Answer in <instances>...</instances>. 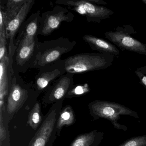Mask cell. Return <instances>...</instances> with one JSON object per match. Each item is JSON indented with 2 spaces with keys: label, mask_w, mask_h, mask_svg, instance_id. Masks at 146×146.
Wrapping results in <instances>:
<instances>
[{
  "label": "cell",
  "mask_w": 146,
  "mask_h": 146,
  "mask_svg": "<svg viewBox=\"0 0 146 146\" xmlns=\"http://www.w3.org/2000/svg\"><path fill=\"white\" fill-rule=\"evenodd\" d=\"M40 94L33 84L26 83L19 73H15L6 101L5 111L0 112L7 130L8 124L14 116L22 111L31 110L38 101Z\"/></svg>",
  "instance_id": "obj_1"
},
{
  "label": "cell",
  "mask_w": 146,
  "mask_h": 146,
  "mask_svg": "<svg viewBox=\"0 0 146 146\" xmlns=\"http://www.w3.org/2000/svg\"><path fill=\"white\" fill-rule=\"evenodd\" d=\"M76 41L61 37L43 42L38 41L36 46L30 68L40 70L60 60L64 54L70 52L76 46Z\"/></svg>",
  "instance_id": "obj_2"
},
{
  "label": "cell",
  "mask_w": 146,
  "mask_h": 146,
  "mask_svg": "<svg viewBox=\"0 0 146 146\" xmlns=\"http://www.w3.org/2000/svg\"><path fill=\"white\" fill-rule=\"evenodd\" d=\"M114 56L109 54L88 53L74 54L62 60L66 73L75 75L109 67Z\"/></svg>",
  "instance_id": "obj_3"
},
{
  "label": "cell",
  "mask_w": 146,
  "mask_h": 146,
  "mask_svg": "<svg viewBox=\"0 0 146 146\" xmlns=\"http://www.w3.org/2000/svg\"><path fill=\"white\" fill-rule=\"evenodd\" d=\"M89 113L94 120L100 118L109 120L115 129L125 131L127 128L119 123L120 115H127L139 118L136 112L123 105L106 101H94L88 105Z\"/></svg>",
  "instance_id": "obj_4"
},
{
  "label": "cell",
  "mask_w": 146,
  "mask_h": 146,
  "mask_svg": "<svg viewBox=\"0 0 146 146\" xmlns=\"http://www.w3.org/2000/svg\"><path fill=\"white\" fill-rule=\"evenodd\" d=\"M64 101L62 100L53 104L28 146H52L57 136L56 123Z\"/></svg>",
  "instance_id": "obj_5"
},
{
  "label": "cell",
  "mask_w": 146,
  "mask_h": 146,
  "mask_svg": "<svg viewBox=\"0 0 146 146\" xmlns=\"http://www.w3.org/2000/svg\"><path fill=\"white\" fill-rule=\"evenodd\" d=\"M55 3L84 16L88 23H100L114 13L111 10L96 5L88 0H57Z\"/></svg>",
  "instance_id": "obj_6"
},
{
  "label": "cell",
  "mask_w": 146,
  "mask_h": 146,
  "mask_svg": "<svg viewBox=\"0 0 146 146\" xmlns=\"http://www.w3.org/2000/svg\"><path fill=\"white\" fill-rule=\"evenodd\" d=\"M75 16L66 7L60 5L41 14L39 35L47 36L59 27L63 22L71 23Z\"/></svg>",
  "instance_id": "obj_7"
},
{
  "label": "cell",
  "mask_w": 146,
  "mask_h": 146,
  "mask_svg": "<svg viewBox=\"0 0 146 146\" xmlns=\"http://www.w3.org/2000/svg\"><path fill=\"white\" fill-rule=\"evenodd\" d=\"M73 75L66 73L50 85L42 99L44 107L64 100L68 92L74 86Z\"/></svg>",
  "instance_id": "obj_8"
},
{
  "label": "cell",
  "mask_w": 146,
  "mask_h": 146,
  "mask_svg": "<svg viewBox=\"0 0 146 146\" xmlns=\"http://www.w3.org/2000/svg\"><path fill=\"white\" fill-rule=\"evenodd\" d=\"M66 73L63 60H60L40 70L35 77L34 87L40 94L46 92L53 83Z\"/></svg>",
  "instance_id": "obj_9"
},
{
  "label": "cell",
  "mask_w": 146,
  "mask_h": 146,
  "mask_svg": "<svg viewBox=\"0 0 146 146\" xmlns=\"http://www.w3.org/2000/svg\"><path fill=\"white\" fill-rule=\"evenodd\" d=\"M38 37L30 43H20L15 48L13 56L12 66L15 73H25L30 68L34 56Z\"/></svg>",
  "instance_id": "obj_10"
},
{
  "label": "cell",
  "mask_w": 146,
  "mask_h": 146,
  "mask_svg": "<svg viewBox=\"0 0 146 146\" xmlns=\"http://www.w3.org/2000/svg\"><path fill=\"white\" fill-rule=\"evenodd\" d=\"M41 16L40 11H37L24 22L17 34V37L14 43L15 49L20 43H31L38 37Z\"/></svg>",
  "instance_id": "obj_11"
},
{
  "label": "cell",
  "mask_w": 146,
  "mask_h": 146,
  "mask_svg": "<svg viewBox=\"0 0 146 146\" xmlns=\"http://www.w3.org/2000/svg\"><path fill=\"white\" fill-rule=\"evenodd\" d=\"M15 74L12 66V58L5 57L0 60V111L4 112L6 101Z\"/></svg>",
  "instance_id": "obj_12"
},
{
  "label": "cell",
  "mask_w": 146,
  "mask_h": 146,
  "mask_svg": "<svg viewBox=\"0 0 146 146\" xmlns=\"http://www.w3.org/2000/svg\"><path fill=\"white\" fill-rule=\"evenodd\" d=\"M35 0H28L19 13L8 24L7 28V39L8 42V55L13 56L15 50V36L26 20L28 14L35 4Z\"/></svg>",
  "instance_id": "obj_13"
},
{
  "label": "cell",
  "mask_w": 146,
  "mask_h": 146,
  "mask_svg": "<svg viewBox=\"0 0 146 146\" xmlns=\"http://www.w3.org/2000/svg\"><path fill=\"white\" fill-rule=\"evenodd\" d=\"M105 36L121 49L146 55V45L122 31H109Z\"/></svg>",
  "instance_id": "obj_14"
},
{
  "label": "cell",
  "mask_w": 146,
  "mask_h": 146,
  "mask_svg": "<svg viewBox=\"0 0 146 146\" xmlns=\"http://www.w3.org/2000/svg\"><path fill=\"white\" fill-rule=\"evenodd\" d=\"M83 40L87 42L92 50L100 52L102 53L109 54L118 55L119 52L114 45L100 38L90 35H85Z\"/></svg>",
  "instance_id": "obj_15"
},
{
  "label": "cell",
  "mask_w": 146,
  "mask_h": 146,
  "mask_svg": "<svg viewBox=\"0 0 146 146\" xmlns=\"http://www.w3.org/2000/svg\"><path fill=\"white\" fill-rule=\"evenodd\" d=\"M103 137V132L94 130L78 135L69 146H99Z\"/></svg>",
  "instance_id": "obj_16"
},
{
  "label": "cell",
  "mask_w": 146,
  "mask_h": 146,
  "mask_svg": "<svg viewBox=\"0 0 146 146\" xmlns=\"http://www.w3.org/2000/svg\"><path fill=\"white\" fill-rule=\"evenodd\" d=\"M28 0H8L4 5L1 3L0 11L5 18L7 28L9 23L19 13Z\"/></svg>",
  "instance_id": "obj_17"
},
{
  "label": "cell",
  "mask_w": 146,
  "mask_h": 146,
  "mask_svg": "<svg viewBox=\"0 0 146 146\" xmlns=\"http://www.w3.org/2000/svg\"><path fill=\"white\" fill-rule=\"evenodd\" d=\"M76 121V115L70 106L68 105L62 108L56 123L57 136L60 135L61 130L64 127L70 126L74 124Z\"/></svg>",
  "instance_id": "obj_18"
},
{
  "label": "cell",
  "mask_w": 146,
  "mask_h": 146,
  "mask_svg": "<svg viewBox=\"0 0 146 146\" xmlns=\"http://www.w3.org/2000/svg\"><path fill=\"white\" fill-rule=\"evenodd\" d=\"M42 120L40 103L37 101L29 112L27 124L34 130H36L42 123Z\"/></svg>",
  "instance_id": "obj_19"
},
{
  "label": "cell",
  "mask_w": 146,
  "mask_h": 146,
  "mask_svg": "<svg viewBox=\"0 0 146 146\" xmlns=\"http://www.w3.org/2000/svg\"><path fill=\"white\" fill-rule=\"evenodd\" d=\"M90 91V88L88 84L74 85L73 88L67 93L65 99H71L74 97H80L86 94Z\"/></svg>",
  "instance_id": "obj_20"
},
{
  "label": "cell",
  "mask_w": 146,
  "mask_h": 146,
  "mask_svg": "<svg viewBox=\"0 0 146 146\" xmlns=\"http://www.w3.org/2000/svg\"><path fill=\"white\" fill-rule=\"evenodd\" d=\"M118 146H146V135L131 137Z\"/></svg>",
  "instance_id": "obj_21"
},
{
  "label": "cell",
  "mask_w": 146,
  "mask_h": 146,
  "mask_svg": "<svg viewBox=\"0 0 146 146\" xmlns=\"http://www.w3.org/2000/svg\"><path fill=\"white\" fill-rule=\"evenodd\" d=\"M8 56V42L6 38L0 37V60Z\"/></svg>",
  "instance_id": "obj_22"
},
{
  "label": "cell",
  "mask_w": 146,
  "mask_h": 146,
  "mask_svg": "<svg viewBox=\"0 0 146 146\" xmlns=\"http://www.w3.org/2000/svg\"><path fill=\"white\" fill-rule=\"evenodd\" d=\"M9 135H10V132L5 126L3 117L0 115V145L2 144Z\"/></svg>",
  "instance_id": "obj_23"
},
{
  "label": "cell",
  "mask_w": 146,
  "mask_h": 146,
  "mask_svg": "<svg viewBox=\"0 0 146 146\" xmlns=\"http://www.w3.org/2000/svg\"><path fill=\"white\" fill-rule=\"evenodd\" d=\"M136 73L138 77H140V80L143 85L146 88V76H143L140 72H136Z\"/></svg>",
  "instance_id": "obj_24"
},
{
  "label": "cell",
  "mask_w": 146,
  "mask_h": 146,
  "mask_svg": "<svg viewBox=\"0 0 146 146\" xmlns=\"http://www.w3.org/2000/svg\"><path fill=\"white\" fill-rule=\"evenodd\" d=\"M10 135H8L6 139L3 142L0 146H11V140H10Z\"/></svg>",
  "instance_id": "obj_25"
},
{
  "label": "cell",
  "mask_w": 146,
  "mask_h": 146,
  "mask_svg": "<svg viewBox=\"0 0 146 146\" xmlns=\"http://www.w3.org/2000/svg\"><path fill=\"white\" fill-rule=\"evenodd\" d=\"M90 3H93V4H103V5H106V3L102 1H100V0H88Z\"/></svg>",
  "instance_id": "obj_26"
},
{
  "label": "cell",
  "mask_w": 146,
  "mask_h": 146,
  "mask_svg": "<svg viewBox=\"0 0 146 146\" xmlns=\"http://www.w3.org/2000/svg\"><path fill=\"white\" fill-rule=\"evenodd\" d=\"M142 1L146 5V0H142Z\"/></svg>",
  "instance_id": "obj_27"
}]
</instances>
